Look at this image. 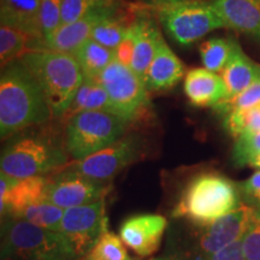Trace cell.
I'll list each match as a JSON object with an SVG mask.
<instances>
[{
  "mask_svg": "<svg viewBox=\"0 0 260 260\" xmlns=\"http://www.w3.org/2000/svg\"><path fill=\"white\" fill-rule=\"evenodd\" d=\"M52 112L40 84L17 59L2 69L0 134L5 140L21 130L47 123Z\"/></svg>",
  "mask_w": 260,
  "mask_h": 260,
  "instance_id": "obj_1",
  "label": "cell"
},
{
  "mask_svg": "<svg viewBox=\"0 0 260 260\" xmlns=\"http://www.w3.org/2000/svg\"><path fill=\"white\" fill-rule=\"evenodd\" d=\"M241 200L235 182L218 172H203L186 184L171 214L205 228L242 206Z\"/></svg>",
  "mask_w": 260,
  "mask_h": 260,
  "instance_id": "obj_2",
  "label": "cell"
},
{
  "mask_svg": "<svg viewBox=\"0 0 260 260\" xmlns=\"http://www.w3.org/2000/svg\"><path fill=\"white\" fill-rule=\"evenodd\" d=\"M19 60L40 84L52 116L61 118L84 80L74 54L40 48L25 52Z\"/></svg>",
  "mask_w": 260,
  "mask_h": 260,
  "instance_id": "obj_3",
  "label": "cell"
},
{
  "mask_svg": "<svg viewBox=\"0 0 260 260\" xmlns=\"http://www.w3.org/2000/svg\"><path fill=\"white\" fill-rule=\"evenodd\" d=\"M2 220V260H79L60 233L22 218Z\"/></svg>",
  "mask_w": 260,
  "mask_h": 260,
  "instance_id": "obj_4",
  "label": "cell"
},
{
  "mask_svg": "<svg viewBox=\"0 0 260 260\" xmlns=\"http://www.w3.org/2000/svg\"><path fill=\"white\" fill-rule=\"evenodd\" d=\"M145 9L178 44L187 46L216 29L225 28L216 10L204 0H148Z\"/></svg>",
  "mask_w": 260,
  "mask_h": 260,
  "instance_id": "obj_5",
  "label": "cell"
},
{
  "mask_svg": "<svg viewBox=\"0 0 260 260\" xmlns=\"http://www.w3.org/2000/svg\"><path fill=\"white\" fill-rule=\"evenodd\" d=\"M67 149L42 136H19L5 146L0 158L2 171L15 178L45 176L63 169Z\"/></svg>",
  "mask_w": 260,
  "mask_h": 260,
  "instance_id": "obj_6",
  "label": "cell"
},
{
  "mask_svg": "<svg viewBox=\"0 0 260 260\" xmlns=\"http://www.w3.org/2000/svg\"><path fill=\"white\" fill-rule=\"evenodd\" d=\"M65 124L64 148L75 160H81L123 138L129 123L115 113L84 111Z\"/></svg>",
  "mask_w": 260,
  "mask_h": 260,
  "instance_id": "obj_7",
  "label": "cell"
},
{
  "mask_svg": "<svg viewBox=\"0 0 260 260\" xmlns=\"http://www.w3.org/2000/svg\"><path fill=\"white\" fill-rule=\"evenodd\" d=\"M98 80L109 94L117 116L129 124L147 116L151 107L149 90L145 81L140 79L132 68L115 59Z\"/></svg>",
  "mask_w": 260,
  "mask_h": 260,
  "instance_id": "obj_8",
  "label": "cell"
},
{
  "mask_svg": "<svg viewBox=\"0 0 260 260\" xmlns=\"http://www.w3.org/2000/svg\"><path fill=\"white\" fill-rule=\"evenodd\" d=\"M106 232L109 219L105 199L65 210L60 234L77 259L86 255Z\"/></svg>",
  "mask_w": 260,
  "mask_h": 260,
  "instance_id": "obj_9",
  "label": "cell"
},
{
  "mask_svg": "<svg viewBox=\"0 0 260 260\" xmlns=\"http://www.w3.org/2000/svg\"><path fill=\"white\" fill-rule=\"evenodd\" d=\"M50 176L46 199L61 209L81 206L105 199L111 191L109 182L94 180L69 167Z\"/></svg>",
  "mask_w": 260,
  "mask_h": 260,
  "instance_id": "obj_10",
  "label": "cell"
},
{
  "mask_svg": "<svg viewBox=\"0 0 260 260\" xmlns=\"http://www.w3.org/2000/svg\"><path fill=\"white\" fill-rule=\"evenodd\" d=\"M255 209L242 204L239 209L228 213L218 220L203 228L193 241L175 252L193 253V254H213L241 240L254 219Z\"/></svg>",
  "mask_w": 260,
  "mask_h": 260,
  "instance_id": "obj_11",
  "label": "cell"
},
{
  "mask_svg": "<svg viewBox=\"0 0 260 260\" xmlns=\"http://www.w3.org/2000/svg\"><path fill=\"white\" fill-rule=\"evenodd\" d=\"M142 154L141 140L136 135H124L112 145L89 157L76 160L73 168L94 180L109 182Z\"/></svg>",
  "mask_w": 260,
  "mask_h": 260,
  "instance_id": "obj_12",
  "label": "cell"
},
{
  "mask_svg": "<svg viewBox=\"0 0 260 260\" xmlns=\"http://www.w3.org/2000/svg\"><path fill=\"white\" fill-rule=\"evenodd\" d=\"M118 12H121V4L117 2L115 4L94 9L83 17L71 23L61 24L59 28L45 38L46 48L73 54L84 41L90 39L93 29L100 22Z\"/></svg>",
  "mask_w": 260,
  "mask_h": 260,
  "instance_id": "obj_13",
  "label": "cell"
},
{
  "mask_svg": "<svg viewBox=\"0 0 260 260\" xmlns=\"http://www.w3.org/2000/svg\"><path fill=\"white\" fill-rule=\"evenodd\" d=\"M167 225L160 214H135L122 223L119 236L133 252L146 258L158 251Z\"/></svg>",
  "mask_w": 260,
  "mask_h": 260,
  "instance_id": "obj_14",
  "label": "cell"
},
{
  "mask_svg": "<svg viewBox=\"0 0 260 260\" xmlns=\"http://www.w3.org/2000/svg\"><path fill=\"white\" fill-rule=\"evenodd\" d=\"M50 176H31L16 178L8 194L0 197L2 218H17L27 207L47 200V188Z\"/></svg>",
  "mask_w": 260,
  "mask_h": 260,
  "instance_id": "obj_15",
  "label": "cell"
},
{
  "mask_svg": "<svg viewBox=\"0 0 260 260\" xmlns=\"http://www.w3.org/2000/svg\"><path fill=\"white\" fill-rule=\"evenodd\" d=\"M211 4L225 28L260 41V0H213Z\"/></svg>",
  "mask_w": 260,
  "mask_h": 260,
  "instance_id": "obj_16",
  "label": "cell"
},
{
  "mask_svg": "<svg viewBox=\"0 0 260 260\" xmlns=\"http://www.w3.org/2000/svg\"><path fill=\"white\" fill-rule=\"evenodd\" d=\"M183 76H186V67L161 38L146 75L145 83L148 90L162 92L174 88Z\"/></svg>",
  "mask_w": 260,
  "mask_h": 260,
  "instance_id": "obj_17",
  "label": "cell"
},
{
  "mask_svg": "<svg viewBox=\"0 0 260 260\" xmlns=\"http://www.w3.org/2000/svg\"><path fill=\"white\" fill-rule=\"evenodd\" d=\"M184 93L191 105L213 107L228 96L222 76L205 68L188 71L184 76Z\"/></svg>",
  "mask_w": 260,
  "mask_h": 260,
  "instance_id": "obj_18",
  "label": "cell"
},
{
  "mask_svg": "<svg viewBox=\"0 0 260 260\" xmlns=\"http://www.w3.org/2000/svg\"><path fill=\"white\" fill-rule=\"evenodd\" d=\"M41 0H0V22L45 44L40 24Z\"/></svg>",
  "mask_w": 260,
  "mask_h": 260,
  "instance_id": "obj_19",
  "label": "cell"
},
{
  "mask_svg": "<svg viewBox=\"0 0 260 260\" xmlns=\"http://www.w3.org/2000/svg\"><path fill=\"white\" fill-rule=\"evenodd\" d=\"M220 76L226 86L225 99L239 95L260 76V64H256L240 47L236 41L229 60L220 71Z\"/></svg>",
  "mask_w": 260,
  "mask_h": 260,
  "instance_id": "obj_20",
  "label": "cell"
},
{
  "mask_svg": "<svg viewBox=\"0 0 260 260\" xmlns=\"http://www.w3.org/2000/svg\"><path fill=\"white\" fill-rule=\"evenodd\" d=\"M132 28L134 31V54L130 68L140 79L145 81L161 35L153 22L147 18H139L132 23Z\"/></svg>",
  "mask_w": 260,
  "mask_h": 260,
  "instance_id": "obj_21",
  "label": "cell"
},
{
  "mask_svg": "<svg viewBox=\"0 0 260 260\" xmlns=\"http://www.w3.org/2000/svg\"><path fill=\"white\" fill-rule=\"evenodd\" d=\"M84 111H104L115 113V109H113L109 94L98 79L84 77L73 103L70 104L69 109L67 110V112L60 119L67 123L77 113Z\"/></svg>",
  "mask_w": 260,
  "mask_h": 260,
  "instance_id": "obj_22",
  "label": "cell"
},
{
  "mask_svg": "<svg viewBox=\"0 0 260 260\" xmlns=\"http://www.w3.org/2000/svg\"><path fill=\"white\" fill-rule=\"evenodd\" d=\"M46 48L44 42L19 29L2 25L0 27V64L2 69L21 58L25 52Z\"/></svg>",
  "mask_w": 260,
  "mask_h": 260,
  "instance_id": "obj_23",
  "label": "cell"
},
{
  "mask_svg": "<svg viewBox=\"0 0 260 260\" xmlns=\"http://www.w3.org/2000/svg\"><path fill=\"white\" fill-rule=\"evenodd\" d=\"M73 54L79 61L84 77L89 79H99L103 71L116 59L115 50L103 46L93 39L84 41Z\"/></svg>",
  "mask_w": 260,
  "mask_h": 260,
  "instance_id": "obj_24",
  "label": "cell"
},
{
  "mask_svg": "<svg viewBox=\"0 0 260 260\" xmlns=\"http://www.w3.org/2000/svg\"><path fill=\"white\" fill-rule=\"evenodd\" d=\"M64 213V209L57 206L51 201L44 200L27 207L17 218L28 220L34 225L51 230V232L59 233Z\"/></svg>",
  "mask_w": 260,
  "mask_h": 260,
  "instance_id": "obj_25",
  "label": "cell"
},
{
  "mask_svg": "<svg viewBox=\"0 0 260 260\" xmlns=\"http://www.w3.org/2000/svg\"><path fill=\"white\" fill-rule=\"evenodd\" d=\"M236 41L234 39L213 38L200 45V57L205 69L220 74L232 56Z\"/></svg>",
  "mask_w": 260,
  "mask_h": 260,
  "instance_id": "obj_26",
  "label": "cell"
},
{
  "mask_svg": "<svg viewBox=\"0 0 260 260\" xmlns=\"http://www.w3.org/2000/svg\"><path fill=\"white\" fill-rule=\"evenodd\" d=\"M129 27L130 24L125 23L124 17L121 15V12H118V14L113 15L111 17H107L100 22L93 29L90 39H93V40H95L107 48L116 50L123 39L125 38Z\"/></svg>",
  "mask_w": 260,
  "mask_h": 260,
  "instance_id": "obj_27",
  "label": "cell"
},
{
  "mask_svg": "<svg viewBox=\"0 0 260 260\" xmlns=\"http://www.w3.org/2000/svg\"><path fill=\"white\" fill-rule=\"evenodd\" d=\"M224 128L234 138L260 133V106L226 113L224 116Z\"/></svg>",
  "mask_w": 260,
  "mask_h": 260,
  "instance_id": "obj_28",
  "label": "cell"
},
{
  "mask_svg": "<svg viewBox=\"0 0 260 260\" xmlns=\"http://www.w3.org/2000/svg\"><path fill=\"white\" fill-rule=\"evenodd\" d=\"M121 236L106 232L90 251L79 260H130Z\"/></svg>",
  "mask_w": 260,
  "mask_h": 260,
  "instance_id": "obj_29",
  "label": "cell"
},
{
  "mask_svg": "<svg viewBox=\"0 0 260 260\" xmlns=\"http://www.w3.org/2000/svg\"><path fill=\"white\" fill-rule=\"evenodd\" d=\"M260 106V76L253 82L248 88L240 93L239 95L232 99H224L213 106L214 111L225 116L226 113L234 110L251 109V107Z\"/></svg>",
  "mask_w": 260,
  "mask_h": 260,
  "instance_id": "obj_30",
  "label": "cell"
},
{
  "mask_svg": "<svg viewBox=\"0 0 260 260\" xmlns=\"http://www.w3.org/2000/svg\"><path fill=\"white\" fill-rule=\"evenodd\" d=\"M118 0H63L61 5V24L77 21L84 15L100 6L115 4Z\"/></svg>",
  "mask_w": 260,
  "mask_h": 260,
  "instance_id": "obj_31",
  "label": "cell"
},
{
  "mask_svg": "<svg viewBox=\"0 0 260 260\" xmlns=\"http://www.w3.org/2000/svg\"><path fill=\"white\" fill-rule=\"evenodd\" d=\"M258 154H260V133L236 138L233 149V160L236 167H246Z\"/></svg>",
  "mask_w": 260,
  "mask_h": 260,
  "instance_id": "obj_32",
  "label": "cell"
},
{
  "mask_svg": "<svg viewBox=\"0 0 260 260\" xmlns=\"http://www.w3.org/2000/svg\"><path fill=\"white\" fill-rule=\"evenodd\" d=\"M61 5L63 0H41L40 24L44 38L61 25Z\"/></svg>",
  "mask_w": 260,
  "mask_h": 260,
  "instance_id": "obj_33",
  "label": "cell"
},
{
  "mask_svg": "<svg viewBox=\"0 0 260 260\" xmlns=\"http://www.w3.org/2000/svg\"><path fill=\"white\" fill-rule=\"evenodd\" d=\"M241 241L245 260H260V209H255L254 219Z\"/></svg>",
  "mask_w": 260,
  "mask_h": 260,
  "instance_id": "obj_34",
  "label": "cell"
},
{
  "mask_svg": "<svg viewBox=\"0 0 260 260\" xmlns=\"http://www.w3.org/2000/svg\"><path fill=\"white\" fill-rule=\"evenodd\" d=\"M240 193L246 205L260 209V170L239 184Z\"/></svg>",
  "mask_w": 260,
  "mask_h": 260,
  "instance_id": "obj_35",
  "label": "cell"
},
{
  "mask_svg": "<svg viewBox=\"0 0 260 260\" xmlns=\"http://www.w3.org/2000/svg\"><path fill=\"white\" fill-rule=\"evenodd\" d=\"M116 59L119 63L126 65L130 68L133 60V54H134V31H133L132 24H130L129 30L126 32L125 38L123 39L118 47L115 50Z\"/></svg>",
  "mask_w": 260,
  "mask_h": 260,
  "instance_id": "obj_36",
  "label": "cell"
},
{
  "mask_svg": "<svg viewBox=\"0 0 260 260\" xmlns=\"http://www.w3.org/2000/svg\"><path fill=\"white\" fill-rule=\"evenodd\" d=\"M248 167H252V168L259 169V170H260V154H258V155H255V157H254V158H253L251 161H249Z\"/></svg>",
  "mask_w": 260,
  "mask_h": 260,
  "instance_id": "obj_37",
  "label": "cell"
},
{
  "mask_svg": "<svg viewBox=\"0 0 260 260\" xmlns=\"http://www.w3.org/2000/svg\"><path fill=\"white\" fill-rule=\"evenodd\" d=\"M151 260H167V259H165V256H164V258H154V259H151Z\"/></svg>",
  "mask_w": 260,
  "mask_h": 260,
  "instance_id": "obj_38",
  "label": "cell"
},
{
  "mask_svg": "<svg viewBox=\"0 0 260 260\" xmlns=\"http://www.w3.org/2000/svg\"><path fill=\"white\" fill-rule=\"evenodd\" d=\"M130 260H134V259H132V258H130Z\"/></svg>",
  "mask_w": 260,
  "mask_h": 260,
  "instance_id": "obj_39",
  "label": "cell"
}]
</instances>
